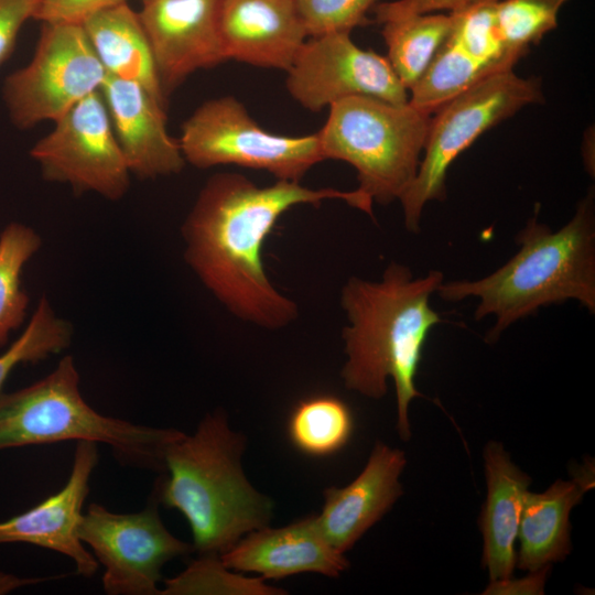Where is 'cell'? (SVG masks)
<instances>
[{"instance_id":"obj_1","label":"cell","mask_w":595,"mask_h":595,"mask_svg":"<svg viewBox=\"0 0 595 595\" xmlns=\"http://www.w3.org/2000/svg\"><path fill=\"white\" fill-rule=\"evenodd\" d=\"M326 199H340L372 216V206L356 190L311 188L280 180L259 186L240 173H215L182 224L184 260L234 316L267 329L288 326L299 307L269 279L264 240L289 209Z\"/></svg>"},{"instance_id":"obj_2","label":"cell","mask_w":595,"mask_h":595,"mask_svg":"<svg viewBox=\"0 0 595 595\" xmlns=\"http://www.w3.org/2000/svg\"><path fill=\"white\" fill-rule=\"evenodd\" d=\"M443 282L439 270L413 278L408 267L391 262L380 281L350 277L340 291V305L348 320L343 329L347 356L340 374L344 385L380 399L391 378L398 405L397 430L403 441L411 435L409 404L422 397L415 386L422 350L432 328L442 322L430 305V296Z\"/></svg>"},{"instance_id":"obj_3","label":"cell","mask_w":595,"mask_h":595,"mask_svg":"<svg viewBox=\"0 0 595 595\" xmlns=\"http://www.w3.org/2000/svg\"><path fill=\"white\" fill-rule=\"evenodd\" d=\"M516 240L519 250L502 267L483 279L443 282L436 293L451 302L477 298L475 320L495 316L488 333L491 342L515 322L549 304L576 300L595 313L593 193L559 230L552 231L536 215Z\"/></svg>"},{"instance_id":"obj_4","label":"cell","mask_w":595,"mask_h":595,"mask_svg":"<svg viewBox=\"0 0 595 595\" xmlns=\"http://www.w3.org/2000/svg\"><path fill=\"white\" fill-rule=\"evenodd\" d=\"M244 448V436L216 412L207 414L194 434L184 433L164 450L169 475L156 496L186 518L201 555H221L272 517V501L242 472Z\"/></svg>"},{"instance_id":"obj_5","label":"cell","mask_w":595,"mask_h":595,"mask_svg":"<svg viewBox=\"0 0 595 595\" xmlns=\"http://www.w3.org/2000/svg\"><path fill=\"white\" fill-rule=\"evenodd\" d=\"M74 358L64 356L36 382L0 394V451L65 441H93L109 445L128 464L164 467L165 447L184 433L104 415L79 390Z\"/></svg>"},{"instance_id":"obj_6","label":"cell","mask_w":595,"mask_h":595,"mask_svg":"<svg viewBox=\"0 0 595 595\" xmlns=\"http://www.w3.org/2000/svg\"><path fill=\"white\" fill-rule=\"evenodd\" d=\"M432 113L410 102L355 96L328 107L317 133L325 160H339L357 172L355 188L369 204L400 201L413 182Z\"/></svg>"},{"instance_id":"obj_7","label":"cell","mask_w":595,"mask_h":595,"mask_svg":"<svg viewBox=\"0 0 595 595\" xmlns=\"http://www.w3.org/2000/svg\"><path fill=\"white\" fill-rule=\"evenodd\" d=\"M542 100L540 80L511 69L482 79L434 111L418 173L400 198L405 228L419 231L424 206L445 198L446 175L459 154L490 128Z\"/></svg>"},{"instance_id":"obj_8","label":"cell","mask_w":595,"mask_h":595,"mask_svg":"<svg viewBox=\"0 0 595 595\" xmlns=\"http://www.w3.org/2000/svg\"><path fill=\"white\" fill-rule=\"evenodd\" d=\"M178 144L197 169L236 165L300 182L324 161L317 133L282 136L264 130L234 96L202 102L182 123Z\"/></svg>"},{"instance_id":"obj_9","label":"cell","mask_w":595,"mask_h":595,"mask_svg":"<svg viewBox=\"0 0 595 595\" xmlns=\"http://www.w3.org/2000/svg\"><path fill=\"white\" fill-rule=\"evenodd\" d=\"M106 76L82 24L42 23L31 60L3 82L9 120L20 130L53 122L100 90Z\"/></svg>"},{"instance_id":"obj_10","label":"cell","mask_w":595,"mask_h":595,"mask_svg":"<svg viewBox=\"0 0 595 595\" xmlns=\"http://www.w3.org/2000/svg\"><path fill=\"white\" fill-rule=\"evenodd\" d=\"M30 156L46 182L67 184L75 194L120 201L130 188V170L117 142L100 90L53 121Z\"/></svg>"},{"instance_id":"obj_11","label":"cell","mask_w":595,"mask_h":595,"mask_svg":"<svg viewBox=\"0 0 595 595\" xmlns=\"http://www.w3.org/2000/svg\"><path fill=\"white\" fill-rule=\"evenodd\" d=\"M77 534L104 565L102 586L109 595L160 594L162 566L194 550L164 527L154 504L132 513L90 504Z\"/></svg>"},{"instance_id":"obj_12","label":"cell","mask_w":595,"mask_h":595,"mask_svg":"<svg viewBox=\"0 0 595 595\" xmlns=\"http://www.w3.org/2000/svg\"><path fill=\"white\" fill-rule=\"evenodd\" d=\"M285 73L289 95L313 112L355 96L409 102L387 57L358 46L349 32L309 36Z\"/></svg>"},{"instance_id":"obj_13","label":"cell","mask_w":595,"mask_h":595,"mask_svg":"<svg viewBox=\"0 0 595 595\" xmlns=\"http://www.w3.org/2000/svg\"><path fill=\"white\" fill-rule=\"evenodd\" d=\"M224 0H147L139 12L167 98L198 69L227 61L220 33Z\"/></svg>"},{"instance_id":"obj_14","label":"cell","mask_w":595,"mask_h":595,"mask_svg":"<svg viewBox=\"0 0 595 595\" xmlns=\"http://www.w3.org/2000/svg\"><path fill=\"white\" fill-rule=\"evenodd\" d=\"M131 175L154 180L182 172L186 162L166 126V106L137 83L106 76L100 88Z\"/></svg>"},{"instance_id":"obj_15","label":"cell","mask_w":595,"mask_h":595,"mask_svg":"<svg viewBox=\"0 0 595 595\" xmlns=\"http://www.w3.org/2000/svg\"><path fill=\"white\" fill-rule=\"evenodd\" d=\"M97 463V443L78 441L64 487L33 508L0 521V544L23 542L50 549L72 559L77 574L94 575L98 561L84 547L77 528Z\"/></svg>"},{"instance_id":"obj_16","label":"cell","mask_w":595,"mask_h":595,"mask_svg":"<svg viewBox=\"0 0 595 595\" xmlns=\"http://www.w3.org/2000/svg\"><path fill=\"white\" fill-rule=\"evenodd\" d=\"M220 33L227 61L284 72L309 37L296 0H224Z\"/></svg>"},{"instance_id":"obj_17","label":"cell","mask_w":595,"mask_h":595,"mask_svg":"<svg viewBox=\"0 0 595 595\" xmlns=\"http://www.w3.org/2000/svg\"><path fill=\"white\" fill-rule=\"evenodd\" d=\"M327 541L316 516L289 526L253 530L219 555L223 564L240 573H259L264 578H282L300 573L338 576L349 563Z\"/></svg>"},{"instance_id":"obj_18","label":"cell","mask_w":595,"mask_h":595,"mask_svg":"<svg viewBox=\"0 0 595 595\" xmlns=\"http://www.w3.org/2000/svg\"><path fill=\"white\" fill-rule=\"evenodd\" d=\"M405 464L402 451L378 442L355 480L325 490L316 520L334 549L349 550L391 508L402 494L399 477Z\"/></svg>"},{"instance_id":"obj_19","label":"cell","mask_w":595,"mask_h":595,"mask_svg":"<svg viewBox=\"0 0 595 595\" xmlns=\"http://www.w3.org/2000/svg\"><path fill=\"white\" fill-rule=\"evenodd\" d=\"M487 498L479 520L484 539L483 564L490 583L511 577L517 563L516 541L530 477L510 459L499 442L484 451Z\"/></svg>"},{"instance_id":"obj_20","label":"cell","mask_w":595,"mask_h":595,"mask_svg":"<svg viewBox=\"0 0 595 595\" xmlns=\"http://www.w3.org/2000/svg\"><path fill=\"white\" fill-rule=\"evenodd\" d=\"M594 486V467L574 470L570 480H556L544 493H527L520 517L516 565L531 572L562 561L571 551L570 512Z\"/></svg>"},{"instance_id":"obj_21","label":"cell","mask_w":595,"mask_h":595,"mask_svg":"<svg viewBox=\"0 0 595 595\" xmlns=\"http://www.w3.org/2000/svg\"><path fill=\"white\" fill-rule=\"evenodd\" d=\"M82 25L107 76L137 83L166 106L167 98L138 11L125 2L91 15Z\"/></svg>"},{"instance_id":"obj_22","label":"cell","mask_w":595,"mask_h":595,"mask_svg":"<svg viewBox=\"0 0 595 595\" xmlns=\"http://www.w3.org/2000/svg\"><path fill=\"white\" fill-rule=\"evenodd\" d=\"M380 24L388 51L386 57L409 91L446 40L452 17L450 13H420L389 18Z\"/></svg>"},{"instance_id":"obj_23","label":"cell","mask_w":595,"mask_h":595,"mask_svg":"<svg viewBox=\"0 0 595 595\" xmlns=\"http://www.w3.org/2000/svg\"><path fill=\"white\" fill-rule=\"evenodd\" d=\"M41 247V236L23 223L12 221L0 232V348L25 320L29 295L21 274Z\"/></svg>"},{"instance_id":"obj_24","label":"cell","mask_w":595,"mask_h":595,"mask_svg":"<svg viewBox=\"0 0 595 595\" xmlns=\"http://www.w3.org/2000/svg\"><path fill=\"white\" fill-rule=\"evenodd\" d=\"M351 429L349 409L333 396H315L300 402L289 422L291 441L311 455L336 452L347 442Z\"/></svg>"},{"instance_id":"obj_25","label":"cell","mask_w":595,"mask_h":595,"mask_svg":"<svg viewBox=\"0 0 595 595\" xmlns=\"http://www.w3.org/2000/svg\"><path fill=\"white\" fill-rule=\"evenodd\" d=\"M73 335L72 323L58 316L50 300L43 295L20 336L0 354V394L15 367L61 353L71 345Z\"/></svg>"},{"instance_id":"obj_26","label":"cell","mask_w":595,"mask_h":595,"mask_svg":"<svg viewBox=\"0 0 595 595\" xmlns=\"http://www.w3.org/2000/svg\"><path fill=\"white\" fill-rule=\"evenodd\" d=\"M567 0H498L496 22L506 50L518 61L558 26Z\"/></svg>"},{"instance_id":"obj_27","label":"cell","mask_w":595,"mask_h":595,"mask_svg":"<svg viewBox=\"0 0 595 595\" xmlns=\"http://www.w3.org/2000/svg\"><path fill=\"white\" fill-rule=\"evenodd\" d=\"M228 570L219 555H201L181 574L166 580L161 594H285L283 589L267 585L262 578L246 577Z\"/></svg>"},{"instance_id":"obj_28","label":"cell","mask_w":595,"mask_h":595,"mask_svg":"<svg viewBox=\"0 0 595 595\" xmlns=\"http://www.w3.org/2000/svg\"><path fill=\"white\" fill-rule=\"evenodd\" d=\"M379 0H296L309 36L349 32L368 22Z\"/></svg>"},{"instance_id":"obj_29","label":"cell","mask_w":595,"mask_h":595,"mask_svg":"<svg viewBox=\"0 0 595 595\" xmlns=\"http://www.w3.org/2000/svg\"><path fill=\"white\" fill-rule=\"evenodd\" d=\"M128 0H40L34 20L83 24L91 15Z\"/></svg>"},{"instance_id":"obj_30","label":"cell","mask_w":595,"mask_h":595,"mask_svg":"<svg viewBox=\"0 0 595 595\" xmlns=\"http://www.w3.org/2000/svg\"><path fill=\"white\" fill-rule=\"evenodd\" d=\"M40 0H0V66L12 53L23 25L34 20Z\"/></svg>"},{"instance_id":"obj_31","label":"cell","mask_w":595,"mask_h":595,"mask_svg":"<svg viewBox=\"0 0 595 595\" xmlns=\"http://www.w3.org/2000/svg\"><path fill=\"white\" fill-rule=\"evenodd\" d=\"M37 580H41V578L23 580V578H18L17 576H13V575L0 573V593H4L9 589H13L23 584L33 583L34 581H37Z\"/></svg>"},{"instance_id":"obj_32","label":"cell","mask_w":595,"mask_h":595,"mask_svg":"<svg viewBox=\"0 0 595 595\" xmlns=\"http://www.w3.org/2000/svg\"><path fill=\"white\" fill-rule=\"evenodd\" d=\"M475 0H434V2L442 9L445 10H456L459 9Z\"/></svg>"},{"instance_id":"obj_33","label":"cell","mask_w":595,"mask_h":595,"mask_svg":"<svg viewBox=\"0 0 595 595\" xmlns=\"http://www.w3.org/2000/svg\"><path fill=\"white\" fill-rule=\"evenodd\" d=\"M140 1H141V2H144V1H147V0H140Z\"/></svg>"}]
</instances>
